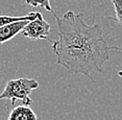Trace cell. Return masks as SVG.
<instances>
[{
    "instance_id": "obj_1",
    "label": "cell",
    "mask_w": 122,
    "mask_h": 120,
    "mask_svg": "<svg viewBox=\"0 0 122 120\" xmlns=\"http://www.w3.org/2000/svg\"><path fill=\"white\" fill-rule=\"evenodd\" d=\"M57 23V40L52 43L57 65L71 74H82L92 80L93 72L103 71L111 51L122 52V48L110 46L98 24L89 25L84 14L69 10L62 17L53 14Z\"/></svg>"
},
{
    "instance_id": "obj_2",
    "label": "cell",
    "mask_w": 122,
    "mask_h": 120,
    "mask_svg": "<svg viewBox=\"0 0 122 120\" xmlns=\"http://www.w3.org/2000/svg\"><path fill=\"white\" fill-rule=\"evenodd\" d=\"M38 88L39 83L35 78L21 77L10 79L5 85L4 90L0 95V99L10 100L12 104H15L17 100H20L24 105H30L32 104V100L30 99V93Z\"/></svg>"
},
{
    "instance_id": "obj_3",
    "label": "cell",
    "mask_w": 122,
    "mask_h": 120,
    "mask_svg": "<svg viewBox=\"0 0 122 120\" xmlns=\"http://www.w3.org/2000/svg\"><path fill=\"white\" fill-rule=\"evenodd\" d=\"M50 31H52L51 25L44 19L42 14L39 12L37 19H35L34 21H30L21 33L23 37L31 39V40H47L53 43V41H51L48 38Z\"/></svg>"
},
{
    "instance_id": "obj_4",
    "label": "cell",
    "mask_w": 122,
    "mask_h": 120,
    "mask_svg": "<svg viewBox=\"0 0 122 120\" xmlns=\"http://www.w3.org/2000/svg\"><path fill=\"white\" fill-rule=\"evenodd\" d=\"M28 23L29 21H21L13 22L4 26H0V43H4L6 41L12 40L16 35L23 31V29Z\"/></svg>"
},
{
    "instance_id": "obj_5",
    "label": "cell",
    "mask_w": 122,
    "mask_h": 120,
    "mask_svg": "<svg viewBox=\"0 0 122 120\" xmlns=\"http://www.w3.org/2000/svg\"><path fill=\"white\" fill-rule=\"evenodd\" d=\"M7 120H38L37 114L29 105H17L13 108Z\"/></svg>"
},
{
    "instance_id": "obj_6",
    "label": "cell",
    "mask_w": 122,
    "mask_h": 120,
    "mask_svg": "<svg viewBox=\"0 0 122 120\" xmlns=\"http://www.w3.org/2000/svg\"><path fill=\"white\" fill-rule=\"evenodd\" d=\"M39 12H31L23 17H10V16H1L0 18V26H4L13 22H21V21H34L37 19Z\"/></svg>"
},
{
    "instance_id": "obj_7",
    "label": "cell",
    "mask_w": 122,
    "mask_h": 120,
    "mask_svg": "<svg viewBox=\"0 0 122 120\" xmlns=\"http://www.w3.org/2000/svg\"><path fill=\"white\" fill-rule=\"evenodd\" d=\"M25 2L28 5H31V6H35V7L41 6V7H44L46 10H48V12L55 14L50 6V1H49V0H25Z\"/></svg>"
},
{
    "instance_id": "obj_8",
    "label": "cell",
    "mask_w": 122,
    "mask_h": 120,
    "mask_svg": "<svg viewBox=\"0 0 122 120\" xmlns=\"http://www.w3.org/2000/svg\"><path fill=\"white\" fill-rule=\"evenodd\" d=\"M115 8L116 13V20L122 24V0H111Z\"/></svg>"
},
{
    "instance_id": "obj_9",
    "label": "cell",
    "mask_w": 122,
    "mask_h": 120,
    "mask_svg": "<svg viewBox=\"0 0 122 120\" xmlns=\"http://www.w3.org/2000/svg\"><path fill=\"white\" fill-rule=\"evenodd\" d=\"M118 75H119V76H121V77H122V71H119V72H118Z\"/></svg>"
}]
</instances>
